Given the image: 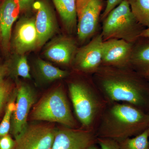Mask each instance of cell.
<instances>
[{"mask_svg": "<svg viewBox=\"0 0 149 149\" xmlns=\"http://www.w3.org/2000/svg\"><path fill=\"white\" fill-rule=\"evenodd\" d=\"M97 142L101 149H120L117 141L112 139L97 137Z\"/></svg>", "mask_w": 149, "mask_h": 149, "instance_id": "cell-24", "label": "cell"}, {"mask_svg": "<svg viewBox=\"0 0 149 149\" xmlns=\"http://www.w3.org/2000/svg\"><path fill=\"white\" fill-rule=\"evenodd\" d=\"M15 99L13 98L7 105L4 115L0 123V138L8 135L10 131L12 116L15 107Z\"/></svg>", "mask_w": 149, "mask_h": 149, "instance_id": "cell-22", "label": "cell"}, {"mask_svg": "<svg viewBox=\"0 0 149 149\" xmlns=\"http://www.w3.org/2000/svg\"><path fill=\"white\" fill-rule=\"evenodd\" d=\"M10 91V85L8 83L3 81L0 82V114L8 99Z\"/></svg>", "mask_w": 149, "mask_h": 149, "instance_id": "cell-23", "label": "cell"}, {"mask_svg": "<svg viewBox=\"0 0 149 149\" xmlns=\"http://www.w3.org/2000/svg\"><path fill=\"white\" fill-rule=\"evenodd\" d=\"M20 11H26L32 7L35 0H16Z\"/></svg>", "mask_w": 149, "mask_h": 149, "instance_id": "cell-27", "label": "cell"}, {"mask_svg": "<svg viewBox=\"0 0 149 149\" xmlns=\"http://www.w3.org/2000/svg\"><path fill=\"white\" fill-rule=\"evenodd\" d=\"M142 25L133 15L127 0L112 10L105 18L102 35L104 41L121 39L130 43L141 37Z\"/></svg>", "mask_w": 149, "mask_h": 149, "instance_id": "cell-3", "label": "cell"}, {"mask_svg": "<svg viewBox=\"0 0 149 149\" xmlns=\"http://www.w3.org/2000/svg\"><path fill=\"white\" fill-rule=\"evenodd\" d=\"M132 43L125 40L111 39L104 41L102 62L112 66H121L130 61Z\"/></svg>", "mask_w": 149, "mask_h": 149, "instance_id": "cell-15", "label": "cell"}, {"mask_svg": "<svg viewBox=\"0 0 149 149\" xmlns=\"http://www.w3.org/2000/svg\"><path fill=\"white\" fill-rule=\"evenodd\" d=\"M141 37L149 39V27L146 28V29H144L142 31L141 35Z\"/></svg>", "mask_w": 149, "mask_h": 149, "instance_id": "cell-28", "label": "cell"}, {"mask_svg": "<svg viewBox=\"0 0 149 149\" xmlns=\"http://www.w3.org/2000/svg\"><path fill=\"white\" fill-rule=\"evenodd\" d=\"M124 0H107L106 6L102 15V18H105L112 10L119 5Z\"/></svg>", "mask_w": 149, "mask_h": 149, "instance_id": "cell-26", "label": "cell"}, {"mask_svg": "<svg viewBox=\"0 0 149 149\" xmlns=\"http://www.w3.org/2000/svg\"><path fill=\"white\" fill-rule=\"evenodd\" d=\"M148 132H149V123L148 127Z\"/></svg>", "mask_w": 149, "mask_h": 149, "instance_id": "cell-32", "label": "cell"}, {"mask_svg": "<svg viewBox=\"0 0 149 149\" xmlns=\"http://www.w3.org/2000/svg\"><path fill=\"white\" fill-rule=\"evenodd\" d=\"M146 78L148 80H149V74L148 75V76H147L146 77Z\"/></svg>", "mask_w": 149, "mask_h": 149, "instance_id": "cell-31", "label": "cell"}, {"mask_svg": "<svg viewBox=\"0 0 149 149\" xmlns=\"http://www.w3.org/2000/svg\"><path fill=\"white\" fill-rule=\"evenodd\" d=\"M15 145V140L8 134L0 138V149H13Z\"/></svg>", "mask_w": 149, "mask_h": 149, "instance_id": "cell-25", "label": "cell"}, {"mask_svg": "<svg viewBox=\"0 0 149 149\" xmlns=\"http://www.w3.org/2000/svg\"><path fill=\"white\" fill-rule=\"evenodd\" d=\"M20 12L16 0H3L0 4V45L5 53L10 49L12 27Z\"/></svg>", "mask_w": 149, "mask_h": 149, "instance_id": "cell-13", "label": "cell"}, {"mask_svg": "<svg viewBox=\"0 0 149 149\" xmlns=\"http://www.w3.org/2000/svg\"><path fill=\"white\" fill-rule=\"evenodd\" d=\"M6 70L15 76L30 79V68L25 54H13L7 65Z\"/></svg>", "mask_w": 149, "mask_h": 149, "instance_id": "cell-18", "label": "cell"}, {"mask_svg": "<svg viewBox=\"0 0 149 149\" xmlns=\"http://www.w3.org/2000/svg\"><path fill=\"white\" fill-rule=\"evenodd\" d=\"M6 68H3L0 67V82H1V80L2 77L3 76L5 70Z\"/></svg>", "mask_w": 149, "mask_h": 149, "instance_id": "cell-29", "label": "cell"}, {"mask_svg": "<svg viewBox=\"0 0 149 149\" xmlns=\"http://www.w3.org/2000/svg\"><path fill=\"white\" fill-rule=\"evenodd\" d=\"M97 72V83L106 101L125 103L149 114V81L136 71L107 68Z\"/></svg>", "mask_w": 149, "mask_h": 149, "instance_id": "cell-1", "label": "cell"}, {"mask_svg": "<svg viewBox=\"0 0 149 149\" xmlns=\"http://www.w3.org/2000/svg\"><path fill=\"white\" fill-rule=\"evenodd\" d=\"M75 42L66 36H58L47 44L44 51L46 58L63 65L69 64L77 52Z\"/></svg>", "mask_w": 149, "mask_h": 149, "instance_id": "cell-14", "label": "cell"}, {"mask_svg": "<svg viewBox=\"0 0 149 149\" xmlns=\"http://www.w3.org/2000/svg\"><path fill=\"white\" fill-rule=\"evenodd\" d=\"M96 136L118 141L138 136L147 130L149 114L125 103H113L104 110Z\"/></svg>", "mask_w": 149, "mask_h": 149, "instance_id": "cell-2", "label": "cell"}, {"mask_svg": "<svg viewBox=\"0 0 149 149\" xmlns=\"http://www.w3.org/2000/svg\"><path fill=\"white\" fill-rule=\"evenodd\" d=\"M137 21L142 26L149 27V0H127Z\"/></svg>", "mask_w": 149, "mask_h": 149, "instance_id": "cell-20", "label": "cell"}, {"mask_svg": "<svg viewBox=\"0 0 149 149\" xmlns=\"http://www.w3.org/2000/svg\"><path fill=\"white\" fill-rule=\"evenodd\" d=\"M104 40L102 34L77 51L74 58L77 69L85 72H96L102 62Z\"/></svg>", "mask_w": 149, "mask_h": 149, "instance_id": "cell-12", "label": "cell"}, {"mask_svg": "<svg viewBox=\"0 0 149 149\" xmlns=\"http://www.w3.org/2000/svg\"><path fill=\"white\" fill-rule=\"evenodd\" d=\"M87 149H99L95 145V144H93V145H91V146H90L88 147V148Z\"/></svg>", "mask_w": 149, "mask_h": 149, "instance_id": "cell-30", "label": "cell"}, {"mask_svg": "<svg viewBox=\"0 0 149 149\" xmlns=\"http://www.w3.org/2000/svg\"><path fill=\"white\" fill-rule=\"evenodd\" d=\"M117 142L120 149H149L148 128L138 136Z\"/></svg>", "mask_w": 149, "mask_h": 149, "instance_id": "cell-21", "label": "cell"}, {"mask_svg": "<svg viewBox=\"0 0 149 149\" xmlns=\"http://www.w3.org/2000/svg\"><path fill=\"white\" fill-rule=\"evenodd\" d=\"M36 64L38 72L46 81H53L62 79L68 74L67 71L56 67L41 58L37 59Z\"/></svg>", "mask_w": 149, "mask_h": 149, "instance_id": "cell-19", "label": "cell"}, {"mask_svg": "<svg viewBox=\"0 0 149 149\" xmlns=\"http://www.w3.org/2000/svg\"><path fill=\"white\" fill-rule=\"evenodd\" d=\"M56 131L49 124L28 125L13 149H52Z\"/></svg>", "mask_w": 149, "mask_h": 149, "instance_id": "cell-7", "label": "cell"}, {"mask_svg": "<svg viewBox=\"0 0 149 149\" xmlns=\"http://www.w3.org/2000/svg\"><path fill=\"white\" fill-rule=\"evenodd\" d=\"M69 91L77 118L83 127L91 130L89 128L102 113L103 100L93 89L83 83H70Z\"/></svg>", "mask_w": 149, "mask_h": 149, "instance_id": "cell-5", "label": "cell"}, {"mask_svg": "<svg viewBox=\"0 0 149 149\" xmlns=\"http://www.w3.org/2000/svg\"><path fill=\"white\" fill-rule=\"evenodd\" d=\"M93 130L66 128L57 129L52 149H87L97 141Z\"/></svg>", "mask_w": 149, "mask_h": 149, "instance_id": "cell-10", "label": "cell"}, {"mask_svg": "<svg viewBox=\"0 0 149 149\" xmlns=\"http://www.w3.org/2000/svg\"><path fill=\"white\" fill-rule=\"evenodd\" d=\"M130 61L135 71L146 77L149 74V42L140 45L132 51Z\"/></svg>", "mask_w": 149, "mask_h": 149, "instance_id": "cell-17", "label": "cell"}, {"mask_svg": "<svg viewBox=\"0 0 149 149\" xmlns=\"http://www.w3.org/2000/svg\"><path fill=\"white\" fill-rule=\"evenodd\" d=\"M32 7L36 12L35 24L40 48L54 35L57 30V22L52 8L45 1H35Z\"/></svg>", "mask_w": 149, "mask_h": 149, "instance_id": "cell-11", "label": "cell"}, {"mask_svg": "<svg viewBox=\"0 0 149 149\" xmlns=\"http://www.w3.org/2000/svg\"><path fill=\"white\" fill-rule=\"evenodd\" d=\"M68 32L74 31L77 25L76 1L52 0Z\"/></svg>", "mask_w": 149, "mask_h": 149, "instance_id": "cell-16", "label": "cell"}, {"mask_svg": "<svg viewBox=\"0 0 149 149\" xmlns=\"http://www.w3.org/2000/svg\"><path fill=\"white\" fill-rule=\"evenodd\" d=\"M15 109L12 116L10 133L16 140L27 128L29 111L35 102L33 90L25 84H20L16 91Z\"/></svg>", "mask_w": 149, "mask_h": 149, "instance_id": "cell-8", "label": "cell"}, {"mask_svg": "<svg viewBox=\"0 0 149 149\" xmlns=\"http://www.w3.org/2000/svg\"><path fill=\"white\" fill-rule=\"evenodd\" d=\"M31 118L33 120L58 123L67 128L75 126L67 99L60 88L43 97L33 108Z\"/></svg>", "mask_w": 149, "mask_h": 149, "instance_id": "cell-4", "label": "cell"}, {"mask_svg": "<svg viewBox=\"0 0 149 149\" xmlns=\"http://www.w3.org/2000/svg\"><path fill=\"white\" fill-rule=\"evenodd\" d=\"M10 48L13 54H26L39 48L35 18L22 17L17 22L11 40Z\"/></svg>", "mask_w": 149, "mask_h": 149, "instance_id": "cell-9", "label": "cell"}, {"mask_svg": "<svg viewBox=\"0 0 149 149\" xmlns=\"http://www.w3.org/2000/svg\"><path fill=\"white\" fill-rule=\"evenodd\" d=\"M102 0H77L78 39L84 42L95 32L102 9Z\"/></svg>", "mask_w": 149, "mask_h": 149, "instance_id": "cell-6", "label": "cell"}, {"mask_svg": "<svg viewBox=\"0 0 149 149\" xmlns=\"http://www.w3.org/2000/svg\"><path fill=\"white\" fill-rule=\"evenodd\" d=\"M0 4H1V3H0Z\"/></svg>", "mask_w": 149, "mask_h": 149, "instance_id": "cell-33", "label": "cell"}]
</instances>
